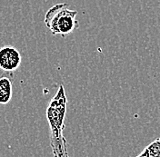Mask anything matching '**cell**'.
I'll return each mask as SVG.
<instances>
[{
  "instance_id": "6da1fadb",
  "label": "cell",
  "mask_w": 160,
  "mask_h": 157,
  "mask_svg": "<svg viewBox=\"0 0 160 157\" xmlns=\"http://www.w3.org/2000/svg\"><path fill=\"white\" fill-rule=\"evenodd\" d=\"M68 98L63 85H60L55 96L47 108V119L50 129V145L54 157H69L67 140L63 135L67 114Z\"/></svg>"
},
{
  "instance_id": "7a4b0ae2",
  "label": "cell",
  "mask_w": 160,
  "mask_h": 157,
  "mask_svg": "<svg viewBox=\"0 0 160 157\" xmlns=\"http://www.w3.org/2000/svg\"><path fill=\"white\" fill-rule=\"evenodd\" d=\"M77 10H71L67 3L54 5L47 11L44 22L52 35L66 37L79 27Z\"/></svg>"
},
{
  "instance_id": "3957f363",
  "label": "cell",
  "mask_w": 160,
  "mask_h": 157,
  "mask_svg": "<svg viewBox=\"0 0 160 157\" xmlns=\"http://www.w3.org/2000/svg\"><path fill=\"white\" fill-rule=\"evenodd\" d=\"M22 56L18 50L12 46L0 47V69L6 72H15L20 66Z\"/></svg>"
},
{
  "instance_id": "277c9868",
  "label": "cell",
  "mask_w": 160,
  "mask_h": 157,
  "mask_svg": "<svg viewBox=\"0 0 160 157\" xmlns=\"http://www.w3.org/2000/svg\"><path fill=\"white\" fill-rule=\"evenodd\" d=\"M12 82L8 77H0V105H8L12 99Z\"/></svg>"
},
{
  "instance_id": "5b68a950",
  "label": "cell",
  "mask_w": 160,
  "mask_h": 157,
  "mask_svg": "<svg viewBox=\"0 0 160 157\" xmlns=\"http://www.w3.org/2000/svg\"><path fill=\"white\" fill-rule=\"evenodd\" d=\"M136 157H160V137L156 139Z\"/></svg>"
}]
</instances>
